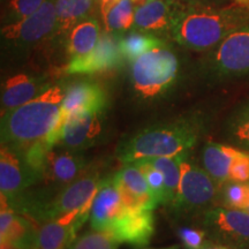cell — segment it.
<instances>
[{
	"instance_id": "obj_22",
	"label": "cell",
	"mask_w": 249,
	"mask_h": 249,
	"mask_svg": "<svg viewBox=\"0 0 249 249\" xmlns=\"http://www.w3.org/2000/svg\"><path fill=\"white\" fill-rule=\"evenodd\" d=\"M99 4L107 33L121 35L134 28L136 5L133 0H101Z\"/></svg>"
},
{
	"instance_id": "obj_5",
	"label": "cell",
	"mask_w": 249,
	"mask_h": 249,
	"mask_svg": "<svg viewBox=\"0 0 249 249\" xmlns=\"http://www.w3.org/2000/svg\"><path fill=\"white\" fill-rule=\"evenodd\" d=\"M179 61L172 50L158 46L132 62L134 90L140 97L152 99L171 88L178 75Z\"/></svg>"
},
{
	"instance_id": "obj_35",
	"label": "cell",
	"mask_w": 249,
	"mask_h": 249,
	"mask_svg": "<svg viewBox=\"0 0 249 249\" xmlns=\"http://www.w3.org/2000/svg\"><path fill=\"white\" fill-rule=\"evenodd\" d=\"M235 4L242 5V6H249V0H234Z\"/></svg>"
},
{
	"instance_id": "obj_8",
	"label": "cell",
	"mask_w": 249,
	"mask_h": 249,
	"mask_svg": "<svg viewBox=\"0 0 249 249\" xmlns=\"http://www.w3.org/2000/svg\"><path fill=\"white\" fill-rule=\"evenodd\" d=\"M204 231L217 244L231 249H249V213L225 207L210 208L203 214Z\"/></svg>"
},
{
	"instance_id": "obj_18",
	"label": "cell",
	"mask_w": 249,
	"mask_h": 249,
	"mask_svg": "<svg viewBox=\"0 0 249 249\" xmlns=\"http://www.w3.org/2000/svg\"><path fill=\"white\" fill-rule=\"evenodd\" d=\"M45 76L17 74L5 81L1 91V116L36 98L50 88Z\"/></svg>"
},
{
	"instance_id": "obj_28",
	"label": "cell",
	"mask_w": 249,
	"mask_h": 249,
	"mask_svg": "<svg viewBox=\"0 0 249 249\" xmlns=\"http://www.w3.org/2000/svg\"><path fill=\"white\" fill-rule=\"evenodd\" d=\"M220 196L225 208L247 210L249 205V182L227 181L223 185Z\"/></svg>"
},
{
	"instance_id": "obj_15",
	"label": "cell",
	"mask_w": 249,
	"mask_h": 249,
	"mask_svg": "<svg viewBox=\"0 0 249 249\" xmlns=\"http://www.w3.org/2000/svg\"><path fill=\"white\" fill-rule=\"evenodd\" d=\"M107 233L118 244L144 248L155 233V216L152 210H126L112 224Z\"/></svg>"
},
{
	"instance_id": "obj_31",
	"label": "cell",
	"mask_w": 249,
	"mask_h": 249,
	"mask_svg": "<svg viewBox=\"0 0 249 249\" xmlns=\"http://www.w3.org/2000/svg\"><path fill=\"white\" fill-rule=\"evenodd\" d=\"M135 166H138L141 172L144 174L145 179H147L148 185L150 187L152 194H154L156 201L158 202V204H164L165 203V180L163 173L160 170L156 169L152 166L151 164H149L147 160H142L134 161Z\"/></svg>"
},
{
	"instance_id": "obj_16",
	"label": "cell",
	"mask_w": 249,
	"mask_h": 249,
	"mask_svg": "<svg viewBox=\"0 0 249 249\" xmlns=\"http://www.w3.org/2000/svg\"><path fill=\"white\" fill-rule=\"evenodd\" d=\"M121 200L128 210H154L158 207L147 179L134 164H127L114 174Z\"/></svg>"
},
{
	"instance_id": "obj_34",
	"label": "cell",
	"mask_w": 249,
	"mask_h": 249,
	"mask_svg": "<svg viewBox=\"0 0 249 249\" xmlns=\"http://www.w3.org/2000/svg\"><path fill=\"white\" fill-rule=\"evenodd\" d=\"M200 249H231L229 248L227 246H224V245H220V244H213V242H207L203 247L200 248Z\"/></svg>"
},
{
	"instance_id": "obj_27",
	"label": "cell",
	"mask_w": 249,
	"mask_h": 249,
	"mask_svg": "<svg viewBox=\"0 0 249 249\" xmlns=\"http://www.w3.org/2000/svg\"><path fill=\"white\" fill-rule=\"evenodd\" d=\"M226 135L234 147L249 152V104L229 120Z\"/></svg>"
},
{
	"instance_id": "obj_2",
	"label": "cell",
	"mask_w": 249,
	"mask_h": 249,
	"mask_svg": "<svg viewBox=\"0 0 249 249\" xmlns=\"http://www.w3.org/2000/svg\"><path fill=\"white\" fill-rule=\"evenodd\" d=\"M66 90L62 85L51 86L36 98L1 116V145L22 154L31 145L48 141L58 124Z\"/></svg>"
},
{
	"instance_id": "obj_14",
	"label": "cell",
	"mask_w": 249,
	"mask_h": 249,
	"mask_svg": "<svg viewBox=\"0 0 249 249\" xmlns=\"http://www.w3.org/2000/svg\"><path fill=\"white\" fill-rule=\"evenodd\" d=\"M103 130V112H77L66 118L62 124L59 147L83 151L95 144Z\"/></svg>"
},
{
	"instance_id": "obj_37",
	"label": "cell",
	"mask_w": 249,
	"mask_h": 249,
	"mask_svg": "<svg viewBox=\"0 0 249 249\" xmlns=\"http://www.w3.org/2000/svg\"><path fill=\"white\" fill-rule=\"evenodd\" d=\"M133 1L135 2L136 6H140V5L144 4V2H147V1H152V0H133Z\"/></svg>"
},
{
	"instance_id": "obj_19",
	"label": "cell",
	"mask_w": 249,
	"mask_h": 249,
	"mask_svg": "<svg viewBox=\"0 0 249 249\" xmlns=\"http://www.w3.org/2000/svg\"><path fill=\"white\" fill-rule=\"evenodd\" d=\"M180 8L172 0H152L136 6L134 29L149 34L170 31Z\"/></svg>"
},
{
	"instance_id": "obj_17",
	"label": "cell",
	"mask_w": 249,
	"mask_h": 249,
	"mask_svg": "<svg viewBox=\"0 0 249 249\" xmlns=\"http://www.w3.org/2000/svg\"><path fill=\"white\" fill-rule=\"evenodd\" d=\"M114 176L103 179L93 198L90 211V226L93 231L107 232L120 216L126 213Z\"/></svg>"
},
{
	"instance_id": "obj_6",
	"label": "cell",
	"mask_w": 249,
	"mask_h": 249,
	"mask_svg": "<svg viewBox=\"0 0 249 249\" xmlns=\"http://www.w3.org/2000/svg\"><path fill=\"white\" fill-rule=\"evenodd\" d=\"M180 182L176 197L167 207L171 213L183 214L205 213L216 198V181L204 169H201L188 158V151L179 154Z\"/></svg>"
},
{
	"instance_id": "obj_10",
	"label": "cell",
	"mask_w": 249,
	"mask_h": 249,
	"mask_svg": "<svg viewBox=\"0 0 249 249\" xmlns=\"http://www.w3.org/2000/svg\"><path fill=\"white\" fill-rule=\"evenodd\" d=\"M120 34L102 33L97 46L85 57L71 59L64 71L68 75H86L113 70L121 65Z\"/></svg>"
},
{
	"instance_id": "obj_3",
	"label": "cell",
	"mask_w": 249,
	"mask_h": 249,
	"mask_svg": "<svg viewBox=\"0 0 249 249\" xmlns=\"http://www.w3.org/2000/svg\"><path fill=\"white\" fill-rule=\"evenodd\" d=\"M200 136V126L192 119H179L144 128L124 141L117 149L124 164L157 157H173L188 151Z\"/></svg>"
},
{
	"instance_id": "obj_9",
	"label": "cell",
	"mask_w": 249,
	"mask_h": 249,
	"mask_svg": "<svg viewBox=\"0 0 249 249\" xmlns=\"http://www.w3.org/2000/svg\"><path fill=\"white\" fill-rule=\"evenodd\" d=\"M58 31L54 0H46L35 13L1 28V38L17 48H27L43 42Z\"/></svg>"
},
{
	"instance_id": "obj_23",
	"label": "cell",
	"mask_w": 249,
	"mask_h": 249,
	"mask_svg": "<svg viewBox=\"0 0 249 249\" xmlns=\"http://www.w3.org/2000/svg\"><path fill=\"white\" fill-rule=\"evenodd\" d=\"M101 36V26L93 18H86L74 26L67 40V52L71 59L89 54L97 46Z\"/></svg>"
},
{
	"instance_id": "obj_20",
	"label": "cell",
	"mask_w": 249,
	"mask_h": 249,
	"mask_svg": "<svg viewBox=\"0 0 249 249\" xmlns=\"http://www.w3.org/2000/svg\"><path fill=\"white\" fill-rule=\"evenodd\" d=\"M242 150L233 145L220 143H208L202 151L203 167L218 186H223L229 181L230 169L236 156Z\"/></svg>"
},
{
	"instance_id": "obj_39",
	"label": "cell",
	"mask_w": 249,
	"mask_h": 249,
	"mask_svg": "<svg viewBox=\"0 0 249 249\" xmlns=\"http://www.w3.org/2000/svg\"><path fill=\"white\" fill-rule=\"evenodd\" d=\"M246 211H248V213H249V205H248V208H247V210H246Z\"/></svg>"
},
{
	"instance_id": "obj_26",
	"label": "cell",
	"mask_w": 249,
	"mask_h": 249,
	"mask_svg": "<svg viewBox=\"0 0 249 249\" xmlns=\"http://www.w3.org/2000/svg\"><path fill=\"white\" fill-rule=\"evenodd\" d=\"M149 164L163 173L165 180V205H169L176 197L180 182V160L179 155L173 157L148 158Z\"/></svg>"
},
{
	"instance_id": "obj_24",
	"label": "cell",
	"mask_w": 249,
	"mask_h": 249,
	"mask_svg": "<svg viewBox=\"0 0 249 249\" xmlns=\"http://www.w3.org/2000/svg\"><path fill=\"white\" fill-rule=\"evenodd\" d=\"M97 0H54L58 31L71 29L92 14Z\"/></svg>"
},
{
	"instance_id": "obj_30",
	"label": "cell",
	"mask_w": 249,
	"mask_h": 249,
	"mask_svg": "<svg viewBox=\"0 0 249 249\" xmlns=\"http://www.w3.org/2000/svg\"><path fill=\"white\" fill-rule=\"evenodd\" d=\"M46 0H8L5 12V26L23 20L38 9Z\"/></svg>"
},
{
	"instance_id": "obj_32",
	"label": "cell",
	"mask_w": 249,
	"mask_h": 249,
	"mask_svg": "<svg viewBox=\"0 0 249 249\" xmlns=\"http://www.w3.org/2000/svg\"><path fill=\"white\" fill-rule=\"evenodd\" d=\"M207 232L195 227H181L178 230V236L186 249H200L207 244Z\"/></svg>"
},
{
	"instance_id": "obj_12",
	"label": "cell",
	"mask_w": 249,
	"mask_h": 249,
	"mask_svg": "<svg viewBox=\"0 0 249 249\" xmlns=\"http://www.w3.org/2000/svg\"><path fill=\"white\" fill-rule=\"evenodd\" d=\"M39 181V178L27 166L20 154L1 145L0 151V192L1 197L13 205L22 196L24 189Z\"/></svg>"
},
{
	"instance_id": "obj_25",
	"label": "cell",
	"mask_w": 249,
	"mask_h": 249,
	"mask_svg": "<svg viewBox=\"0 0 249 249\" xmlns=\"http://www.w3.org/2000/svg\"><path fill=\"white\" fill-rule=\"evenodd\" d=\"M164 45V42L157 36L143 31H132L126 35H120V50L124 58L134 61L140 55L150 50Z\"/></svg>"
},
{
	"instance_id": "obj_1",
	"label": "cell",
	"mask_w": 249,
	"mask_h": 249,
	"mask_svg": "<svg viewBox=\"0 0 249 249\" xmlns=\"http://www.w3.org/2000/svg\"><path fill=\"white\" fill-rule=\"evenodd\" d=\"M249 24V6L239 4L214 8L189 4L177 13L171 35L178 44L193 51H211L241 27Z\"/></svg>"
},
{
	"instance_id": "obj_33",
	"label": "cell",
	"mask_w": 249,
	"mask_h": 249,
	"mask_svg": "<svg viewBox=\"0 0 249 249\" xmlns=\"http://www.w3.org/2000/svg\"><path fill=\"white\" fill-rule=\"evenodd\" d=\"M229 181L249 182V152L242 150L236 156L230 169Z\"/></svg>"
},
{
	"instance_id": "obj_11",
	"label": "cell",
	"mask_w": 249,
	"mask_h": 249,
	"mask_svg": "<svg viewBox=\"0 0 249 249\" xmlns=\"http://www.w3.org/2000/svg\"><path fill=\"white\" fill-rule=\"evenodd\" d=\"M105 107L107 95L98 83L91 81H80L67 87L66 96L61 105L60 118L55 128L50 134V142L54 145L58 144L62 124L70 114L77 112H103Z\"/></svg>"
},
{
	"instance_id": "obj_7",
	"label": "cell",
	"mask_w": 249,
	"mask_h": 249,
	"mask_svg": "<svg viewBox=\"0 0 249 249\" xmlns=\"http://www.w3.org/2000/svg\"><path fill=\"white\" fill-rule=\"evenodd\" d=\"M204 67L216 80L249 75V24L241 27L210 51Z\"/></svg>"
},
{
	"instance_id": "obj_13",
	"label": "cell",
	"mask_w": 249,
	"mask_h": 249,
	"mask_svg": "<svg viewBox=\"0 0 249 249\" xmlns=\"http://www.w3.org/2000/svg\"><path fill=\"white\" fill-rule=\"evenodd\" d=\"M86 167L87 160L80 151L54 145L46 154L40 180L60 191L82 177Z\"/></svg>"
},
{
	"instance_id": "obj_4",
	"label": "cell",
	"mask_w": 249,
	"mask_h": 249,
	"mask_svg": "<svg viewBox=\"0 0 249 249\" xmlns=\"http://www.w3.org/2000/svg\"><path fill=\"white\" fill-rule=\"evenodd\" d=\"M101 181L98 173H85L71 185L60 189L51 200L21 202L14 205L13 209L22 210L42 223L57 220L75 213H90Z\"/></svg>"
},
{
	"instance_id": "obj_29",
	"label": "cell",
	"mask_w": 249,
	"mask_h": 249,
	"mask_svg": "<svg viewBox=\"0 0 249 249\" xmlns=\"http://www.w3.org/2000/svg\"><path fill=\"white\" fill-rule=\"evenodd\" d=\"M118 246L111 234L92 230L79 236L68 249H117Z\"/></svg>"
},
{
	"instance_id": "obj_40",
	"label": "cell",
	"mask_w": 249,
	"mask_h": 249,
	"mask_svg": "<svg viewBox=\"0 0 249 249\" xmlns=\"http://www.w3.org/2000/svg\"><path fill=\"white\" fill-rule=\"evenodd\" d=\"M99 1H101V0H99Z\"/></svg>"
},
{
	"instance_id": "obj_36",
	"label": "cell",
	"mask_w": 249,
	"mask_h": 249,
	"mask_svg": "<svg viewBox=\"0 0 249 249\" xmlns=\"http://www.w3.org/2000/svg\"><path fill=\"white\" fill-rule=\"evenodd\" d=\"M180 246L176 245V246H170V247H165V248H141V249H179Z\"/></svg>"
},
{
	"instance_id": "obj_38",
	"label": "cell",
	"mask_w": 249,
	"mask_h": 249,
	"mask_svg": "<svg viewBox=\"0 0 249 249\" xmlns=\"http://www.w3.org/2000/svg\"><path fill=\"white\" fill-rule=\"evenodd\" d=\"M186 1L191 2V4H202V0H186Z\"/></svg>"
},
{
	"instance_id": "obj_21",
	"label": "cell",
	"mask_w": 249,
	"mask_h": 249,
	"mask_svg": "<svg viewBox=\"0 0 249 249\" xmlns=\"http://www.w3.org/2000/svg\"><path fill=\"white\" fill-rule=\"evenodd\" d=\"M79 223L65 224L59 220L43 223L37 230L34 249H68L76 240Z\"/></svg>"
}]
</instances>
